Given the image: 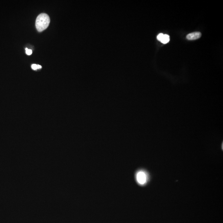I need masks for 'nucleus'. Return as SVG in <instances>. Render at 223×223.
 <instances>
[{"mask_svg":"<svg viewBox=\"0 0 223 223\" xmlns=\"http://www.w3.org/2000/svg\"><path fill=\"white\" fill-rule=\"evenodd\" d=\"M38 65V69H40L42 68V66L40 65Z\"/></svg>","mask_w":223,"mask_h":223,"instance_id":"nucleus-8","label":"nucleus"},{"mask_svg":"<svg viewBox=\"0 0 223 223\" xmlns=\"http://www.w3.org/2000/svg\"><path fill=\"white\" fill-rule=\"evenodd\" d=\"M201 36V33L200 32H195L188 34L186 38L189 40H194L199 39Z\"/></svg>","mask_w":223,"mask_h":223,"instance_id":"nucleus-3","label":"nucleus"},{"mask_svg":"<svg viewBox=\"0 0 223 223\" xmlns=\"http://www.w3.org/2000/svg\"><path fill=\"white\" fill-rule=\"evenodd\" d=\"M31 68L33 70H36L38 69V65H36V64H33L31 65Z\"/></svg>","mask_w":223,"mask_h":223,"instance_id":"nucleus-7","label":"nucleus"},{"mask_svg":"<svg viewBox=\"0 0 223 223\" xmlns=\"http://www.w3.org/2000/svg\"><path fill=\"white\" fill-rule=\"evenodd\" d=\"M135 178L137 182L140 185H145L149 181V175L148 172L143 169H140L136 172Z\"/></svg>","mask_w":223,"mask_h":223,"instance_id":"nucleus-2","label":"nucleus"},{"mask_svg":"<svg viewBox=\"0 0 223 223\" xmlns=\"http://www.w3.org/2000/svg\"><path fill=\"white\" fill-rule=\"evenodd\" d=\"M26 53L27 55H31L32 53V50L31 49H28V48H26Z\"/></svg>","mask_w":223,"mask_h":223,"instance_id":"nucleus-6","label":"nucleus"},{"mask_svg":"<svg viewBox=\"0 0 223 223\" xmlns=\"http://www.w3.org/2000/svg\"><path fill=\"white\" fill-rule=\"evenodd\" d=\"M163 35L164 34L163 33H160V34L158 35V36H157V39H158V40L159 41H160V42H161L162 37H163Z\"/></svg>","mask_w":223,"mask_h":223,"instance_id":"nucleus-5","label":"nucleus"},{"mask_svg":"<svg viewBox=\"0 0 223 223\" xmlns=\"http://www.w3.org/2000/svg\"><path fill=\"white\" fill-rule=\"evenodd\" d=\"M169 40H170V38L169 35L167 34H164L163 37L160 42L164 44H166L169 42Z\"/></svg>","mask_w":223,"mask_h":223,"instance_id":"nucleus-4","label":"nucleus"},{"mask_svg":"<svg viewBox=\"0 0 223 223\" xmlns=\"http://www.w3.org/2000/svg\"><path fill=\"white\" fill-rule=\"evenodd\" d=\"M50 19L47 14L42 13L38 15L36 18V27L37 30L39 32L44 30L49 25Z\"/></svg>","mask_w":223,"mask_h":223,"instance_id":"nucleus-1","label":"nucleus"}]
</instances>
